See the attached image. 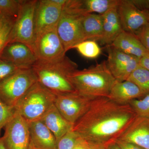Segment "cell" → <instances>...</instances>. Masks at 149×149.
<instances>
[{"instance_id": "6da1fadb", "label": "cell", "mask_w": 149, "mask_h": 149, "mask_svg": "<svg viewBox=\"0 0 149 149\" xmlns=\"http://www.w3.org/2000/svg\"><path fill=\"white\" fill-rule=\"evenodd\" d=\"M136 116L129 104H118L107 97L96 98L72 130L89 142L107 144L115 141Z\"/></svg>"}, {"instance_id": "7a4b0ae2", "label": "cell", "mask_w": 149, "mask_h": 149, "mask_svg": "<svg viewBox=\"0 0 149 149\" xmlns=\"http://www.w3.org/2000/svg\"><path fill=\"white\" fill-rule=\"evenodd\" d=\"M77 68L66 56L55 60L37 59L32 66L37 81L56 95L75 91L68 76Z\"/></svg>"}, {"instance_id": "3957f363", "label": "cell", "mask_w": 149, "mask_h": 149, "mask_svg": "<svg viewBox=\"0 0 149 149\" xmlns=\"http://www.w3.org/2000/svg\"><path fill=\"white\" fill-rule=\"evenodd\" d=\"M76 92L93 98L108 97L117 80L103 61L86 68L76 70L68 76Z\"/></svg>"}, {"instance_id": "277c9868", "label": "cell", "mask_w": 149, "mask_h": 149, "mask_svg": "<svg viewBox=\"0 0 149 149\" xmlns=\"http://www.w3.org/2000/svg\"><path fill=\"white\" fill-rule=\"evenodd\" d=\"M87 14L83 8L82 0H67L57 25L65 52L86 40L82 21Z\"/></svg>"}, {"instance_id": "5b68a950", "label": "cell", "mask_w": 149, "mask_h": 149, "mask_svg": "<svg viewBox=\"0 0 149 149\" xmlns=\"http://www.w3.org/2000/svg\"><path fill=\"white\" fill-rule=\"evenodd\" d=\"M56 95L37 81L16 104L14 109L28 123L40 120L54 104Z\"/></svg>"}, {"instance_id": "8992f818", "label": "cell", "mask_w": 149, "mask_h": 149, "mask_svg": "<svg viewBox=\"0 0 149 149\" xmlns=\"http://www.w3.org/2000/svg\"><path fill=\"white\" fill-rule=\"evenodd\" d=\"M37 2V0L22 1L11 30L8 43H23L35 54V13Z\"/></svg>"}, {"instance_id": "52a82bcc", "label": "cell", "mask_w": 149, "mask_h": 149, "mask_svg": "<svg viewBox=\"0 0 149 149\" xmlns=\"http://www.w3.org/2000/svg\"><path fill=\"white\" fill-rule=\"evenodd\" d=\"M37 82L32 68L19 70L0 84V98L14 108L19 100Z\"/></svg>"}, {"instance_id": "ba28073f", "label": "cell", "mask_w": 149, "mask_h": 149, "mask_svg": "<svg viewBox=\"0 0 149 149\" xmlns=\"http://www.w3.org/2000/svg\"><path fill=\"white\" fill-rule=\"evenodd\" d=\"M94 99L75 91L56 95L54 105L63 116L74 126L88 111Z\"/></svg>"}, {"instance_id": "9c48e42d", "label": "cell", "mask_w": 149, "mask_h": 149, "mask_svg": "<svg viewBox=\"0 0 149 149\" xmlns=\"http://www.w3.org/2000/svg\"><path fill=\"white\" fill-rule=\"evenodd\" d=\"M57 25L43 29L36 34L35 52L38 60H55L66 56L58 33Z\"/></svg>"}, {"instance_id": "30bf717a", "label": "cell", "mask_w": 149, "mask_h": 149, "mask_svg": "<svg viewBox=\"0 0 149 149\" xmlns=\"http://www.w3.org/2000/svg\"><path fill=\"white\" fill-rule=\"evenodd\" d=\"M2 137L7 149H28L30 143L29 123L17 112L4 127Z\"/></svg>"}, {"instance_id": "8fae6325", "label": "cell", "mask_w": 149, "mask_h": 149, "mask_svg": "<svg viewBox=\"0 0 149 149\" xmlns=\"http://www.w3.org/2000/svg\"><path fill=\"white\" fill-rule=\"evenodd\" d=\"M108 68L118 82L128 80L130 74L140 65V58L121 52L111 45L107 46Z\"/></svg>"}, {"instance_id": "7c38bea8", "label": "cell", "mask_w": 149, "mask_h": 149, "mask_svg": "<svg viewBox=\"0 0 149 149\" xmlns=\"http://www.w3.org/2000/svg\"><path fill=\"white\" fill-rule=\"evenodd\" d=\"M123 31L134 34L149 24V10H141L131 0H120L118 7Z\"/></svg>"}, {"instance_id": "4fadbf2b", "label": "cell", "mask_w": 149, "mask_h": 149, "mask_svg": "<svg viewBox=\"0 0 149 149\" xmlns=\"http://www.w3.org/2000/svg\"><path fill=\"white\" fill-rule=\"evenodd\" d=\"M63 8L54 0H37L35 13V36L43 29L58 24Z\"/></svg>"}, {"instance_id": "5bb4252c", "label": "cell", "mask_w": 149, "mask_h": 149, "mask_svg": "<svg viewBox=\"0 0 149 149\" xmlns=\"http://www.w3.org/2000/svg\"><path fill=\"white\" fill-rule=\"evenodd\" d=\"M0 59L22 69L31 68L38 59L28 46L17 42L8 43L3 50Z\"/></svg>"}, {"instance_id": "9a60e30c", "label": "cell", "mask_w": 149, "mask_h": 149, "mask_svg": "<svg viewBox=\"0 0 149 149\" xmlns=\"http://www.w3.org/2000/svg\"><path fill=\"white\" fill-rule=\"evenodd\" d=\"M116 140L149 149V117L137 116L128 128Z\"/></svg>"}, {"instance_id": "2e32d148", "label": "cell", "mask_w": 149, "mask_h": 149, "mask_svg": "<svg viewBox=\"0 0 149 149\" xmlns=\"http://www.w3.org/2000/svg\"><path fill=\"white\" fill-rule=\"evenodd\" d=\"M30 141L38 149H57L58 142L53 133L41 120L29 123Z\"/></svg>"}, {"instance_id": "e0dca14e", "label": "cell", "mask_w": 149, "mask_h": 149, "mask_svg": "<svg viewBox=\"0 0 149 149\" xmlns=\"http://www.w3.org/2000/svg\"><path fill=\"white\" fill-rule=\"evenodd\" d=\"M146 95L137 85L128 80L116 81L112 88L109 98L121 104H127L131 101L141 98Z\"/></svg>"}, {"instance_id": "ac0fdd59", "label": "cell", "mask_w": 149, "mask_h": 149, "mask_svg": "<svg viewBox=\"0 0 149 149\" xmlns=\"http://www.w3.org/2000/svg\"><path fill=\"white\" fill-rule=\"evenodd\" d=\"M118 7L113 8L102 15L103 33L101 44L111 45L123 31Z\"/></svg>"}, {"instance_id": "d6986e66", "label": "cell", "mask_w": 149, "mask_h": 149, "mask_svg": "<svg viewBox=\"0 0 149 149\" xmlns=\"http://www.w3.org/2000/svg\"><path fill=\"white\" fill-rule=\"evenodd\" d=\"M40 120L53 133L57 142L73 129V125L63 116L54 104L50 108Z\"/></svg>"}, {"instance_id": "ffe728a7", "label": "cell", "mask_w": 149, "mask_h": 149, "mask_svg": "<svg viewBox=\"0 0 149 149\" xmlns=\"http://www.w3.org/2000/svg\"><path fill=\"white\" fill-rule=\"evenodd\" d=\"M111 45L123 52L139 58L149 56V52L136 35L130 32H123Z\"/></svg>"}, {"instance_id": "44dd1931", "label": "cell", "mask_w": 149, "mask_h": 149, "mask_svg": "<svg viewBox=\"0 0 149 149\" xmlns=\"http://www.w3.org/2000/svg\"><path fill=\"white\" fill-rule=\"evenodd\" d=\"M82 25L86 40L101 41L103 33L102 15L95 13L85 15L83 18Z\"/></svg>"}, {"instance_id": "7402d4cb", "label": "cell", "mask_w": 149, "mask_h": 149, "mask_svg": "<svg viewBox=\"0 0 149 149\" xmlns=\"http://www.w3.org/2000/svg\"><path fill=\"white\" fill-rule=\"evenodd\" d=\"M120 0H83V8L87 13L103 15L113 8L118 7Z\"/></svg>"}, {"instance_id": "603a6c76", "label": "cell", "mask_w": 149, "mask_h": 149, "mask_svg": "<svg viewBox=\"0 0 149 149\" xmlns=\"http://www.w3.org/2000/svg\"><path fill=\"white\" fill-rule=\"evenodd\" d=\"M127 80L137 85L145 95L149 94V70L146 68L139 65Z\"/></svg>"}, {"instance_id": "cb8c5ba5", "label": "cell", "mask_w": 149, "mask_h": 149, "mask_svg": "<svg viewBox=\"0 0 149 149\" xmlns=\"http://www.w3.org/2000/svg\"><path fill=\"white\" fill-rule=\"evenodd\" d=\"M82 56L86 58L93 59L98 57L100 54L101 50L97 42L92 40H85L74 46Z\"/></svg>"}, {"instance_id": "d4e9b609", "label": "cell", "mask_w": 149, "mask_h": 149, "mask_svg": "<svg viewBox=\"0 0 149 149\" xmlns=\"http://www.w3.org/2000/svg\"><path fill=\"white\" fill-rule=\"evenodd\" d=\"M23 0H0V14L16 19Z\"/></svg>"}, {"instance_id": "484cf974", "label": "cell", "mask_w": 149, "mask_h": 149, "mask_svg": "<svg viewBox=\"0 0 149 149\" xmlns=\"http://www.w3.org/2000/svg\"><path fill=\"white\" fill-rule=\"evenodd\" d=\"M137 116L149 117V94L128 103Z\"/></svg>"}, {"instance_id": "4316f807", "label": "cell", "mask_w": 149, "mask_h": 149, "mask_svg": "<svg viewBox=\"0 0 149 149\" xmlns=\"http://www.w3.org/2000/svg\"><path fill=\"white\" fill-rule=\"evenodd\" d=\"M15 112V109L12 107L9 106L0 98V134L3 128L13 116Z\"/></svg>"}, {"instance_id": "83f0119b", "label": "cell", "mask_w": 149, "mask_h": 149, "mask_svg": "<svg viewBox=\"0 0 149 149\" xmlns=\"http://www.w3.org/2000/svg\"><path fill=\"white\" fill-rule=\"evenodd\" d=\"M15 19H10L0 29V57L4 48L8 43L10 34Z\"/></svg>"}, {"instance_id": "f1b7e54d", "label": "cell", "mask_w": 149, "mask_h": 149, "mask_svg": "<svg viewBox=\"0 0 149 149\" xmlns=\"http://www.w3.org/2000/svg\"><path fill=\"white\" fill-rule=\"evenodd\" d=\"M22 69L10 63L0 59V84L12 74Z\"/></svg>"}, {"instance_id": "f546056e", "label": "cell", "mask_w": 149, "mask_h": 149, "mask_svg": "<svg viewBox=\"0 0 149 149\" xmlns=\"http://www.w3.org/2000/svg\"><path fill=\"white\" fill-rule=\"evenodd\" d=\"M79 136L73 130L69 131L58 142L57 149H72Z\"/></svg>"}, {"instance_id": "4dcf8cb0", "label": "cell", "mask_w": 149, "mask_h": 149, "mask_svg": "<svg viewBox=\"0 0 149 149\" xmlns=\"http://www.w3.org/2000/svg\"><path fill=\"white\" fill-rule=\"evenodd\" d=\"M133 34L149 52V24L143 26Z\"/></svg>"}, {"instance_id": "1f68e13d", "label": "cell", "mask_w": 149, "mask_h": 149, "mask_svg": "<svg viewBox=\"0 0 149 149\" xmlns=\"http://www.w3.org/2000/svg\"><path fill=\"white\" fill-rule=\"evenodd\" d=\"M89 147V141L79 136L76 139L72 149H88Z\"/></svg>"}, {"instance_id": "d6a6232c", "label": "cell", "mask_w": 149, "mask_h": 149, "mask_svg": "<svg viewBox=\"0 0 149 149\" xmlns=\"http://www.w3.org/2000/svg\"><path fill=\"white\" fill-rule=\"evenodd\" d=\"M121 149H145L135 144L118 140L115 141Z\"/></svg>"}, {"instance_id": "836d02e7", "label": "cell", "mask_w": 149, "mask_h": 149, "mask_svg": "<svg viewBox=\"0 0 149 149\" xmlns=\"http://www.w3.org/2000/svg\"><path fill=\"white\" fill-rule=\"evenodd\" d=\"M131 1L138 8L149 10V0H131Z\"/></svg>"}, {"instance_id": "e575fe53", "label": "cell", "mask_w": 149, "mask_h": 149, "mask_svg": "<svg viewBox=\"0 0 149 149\" xmlns=\"http://www.w3.org/2000/svg\"><path fill=\"white\" fill-rule=\"evenodd\" d=\"M88 149H107V144L99 142H89Z\"/></svg>"}, {"instance_id": "d590c367", "label": "cell", "mask_w": 149, "mask_h": 149, "mask_svg": "<svg viewBox=\"0 0 149 149\" xmlns=\"http://www.w3.org/2000/svg\"><path fill=\"white\" fill-rule=\"evenodd\" d=\"M140 65L141 66L149 70V56L143 57L140 58Z\"/></svg>"}, {"instance_id": "8d00e7d4", "label": "cell", "mask_w": 149, "mask_h": 149, "mask_svg": "<svg viewBox=\"0 0 149 149\" xmlns=\"http://www.w3.org/2000/svg\"><path fill=\"white\" fill-rule=\"evenodd\" d=\"M107 145V149H121L115 141L110 142Z\"/></svg>"}, {"instance_id": "74e56055", "label": "cell", "mask_w": 149, "mask_h": 149, "mask_svg": "<svg viewBox=\"0 0 149 149\" xmlns=\"http://www.w3.org/2000/svg\"><path fill=\"white\" fill-rule=\"evenodd\" d=\"M10 19L13 18L7 17L4 16V15L0 14V29L3 26L4 24H5L6 22L8 19Z\"/></svg>"}, {"instance_id": "f35d334b", "label": "cell", "mask_w": 149, "mask_h": 149, "mask_svg": "<svg viewBox=\"0 0 149 149\" xmlns=\"http://www.w3.org/2000/svg\"><path fill=\"white\" fill-rule=\"evenodd\" d=\"M0 149H7L4 144L2 137H0Z\"/></svg>"}, {"instance_id": "ab89813d", "label": "cell", "mask_w": 149, "mask_h": 149, "mask_svg": "<svg viewBox=\"0 0 149 149\" xmlns=\"http://www.w3.org/2000/svg\"><path fill=\"white\" fill-rule=\"evenodd\" d=\"M28 149H37L36 147L34 146V145L32 144V143H31L30 141V145H29V148Z\"/></svg>"}]
</instances>
